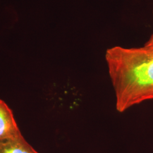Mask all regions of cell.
I'll use <instances>...</instances> for the list:
<instances>
[{"label": "cell", "mask_w": 153, "mask_h": 153, "mask_svg": "<svg viewBox=\"0 0 153 153\" xmlns=\"http://www.w3.org/2000/svg\"><path fill=\"white\" fill-rule=\"evenodd\" d=\"M105 59L118 112L153 100V48L115 46L106 51Z\"/></svg>", "instance_id": "obj_1"}, {"label": "cell", "mask_w": 153, "mask_h": 153, "mask_svg": "<svg viewBox=\"0 0 153 153\" xmlns=\"http://www.w3.org/2000/svg\"><path fill=\"white\" fill-rule=\"evenodd\" d=\"M20 134L11 109L0 99V143Z\"/></svg>", "instance_id": "obj_2"}, {"label": "cell", "mask_w": 153, "mask_h": 153, "mask_svg": "<svg viewBox=\"0 0 153 153\" xmlns=\"http://www.w3.org/2000/svg\"><path fill=\"white\" fill-rule=\"evenodd\" d=\"M0 153H39L22 134L0 143Z\"/></svg>", "instance_id": "obj_3"}, {"label": "cell", "mask_w": 153, "mask_h": 153, "mask_svg": "<svg viewBox=\"0 0 153 153\" xmlns=\"http://www.w3.org/2000/svg\"><path fill=\"white\" fill-rule=\"evenodd\" d=\"M145 47L148 48H153V33L147 42L144 45Z\"/></svg>", "instance_id": "obj_4"}]
</instances>
